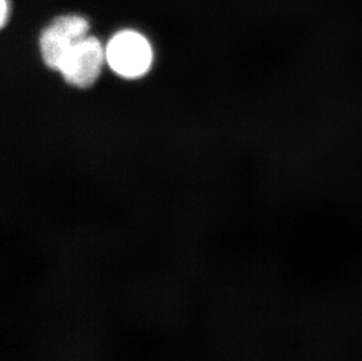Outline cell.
<instances>
[{
	"label": "cell",
	"mask_w": 362,
	"mask_h": 361,
	"mask_svg": "<svg viewBox=\"0 0 362 361\" xmlns=\"http://www.w3.org/2000/svg\"><path fill=\"white\" fill-rule=\"evenodd\" d=\"M0 6H1V12H0V23H1V26L5 28V25H6L7 21L10 19V0H0Z\"/></svg>",
	"instance_id": "4"
},
{
	"label": "cell",
	"mask_w": 362,
	"mask_h": 361,
	"mask_svg": "<svg viewBox=\"0 0 362 361\" xmlns=\"http://www.w3.org/2000/svg\"><path fill=\"white\" fill-rule=\"evenodd\" d=\"M88 32V21L79 14H62L53 19L39 38L41 58L45 65L57 71L69 50L87 37Z\"/></svg>",
	"instance_id": "2"
},
{
	"label": "cell",
	"mask_w": 362,
	"mask_h": 361,
	"mask_svg": "<svg viewBox=\"0 0 362 361\" xmlns=\"http://www.w3.org/2000/svg\"><path fill=\"white\" fill-rule=\"evenodd\" d=\"M110 69L124 79H139L153 65V47L147 38L135 30H122L110 38L106 48Z\"/></svg>",
	"instance_id": "1"
},
{
	"label": "cell",
	"mask_w": 362,
	"mask_h": 361,
	"mask_svg": "<svg viewBox=\"0 0 362 361\" xmlns=\"http://www.w3.org/2000/svg\"><path fill=\"white\" fill-rule=\"evenodd\" d=\"M106 62V50L96 38H83L64 57L58 71L69 85L87 88L99 79Z\"/></svg>",
	"instance_id": "3"
}]
</instances>
